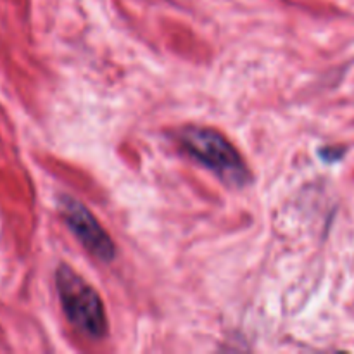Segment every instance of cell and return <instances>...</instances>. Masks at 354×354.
I'll return each instance as SVG.
<instances>
[{
  "mask_svg": "<svg viewBox=\"0 0 354 354\" xmlns=\"http://www.w3.org/2000/svg\"><path fill=\"white\" fill-rule=\"evenodd\" d=\"M59 207H61V213L64 216L66 225L71 228L73 234L76 235V239L82 242L83 248L90 254L102 259V261L114 259L116 248L113 244V239L107 235L102 225L95 220V216L82 203H78L73 197L64 196L61 197Z\"/></svg>",
  "mask_w": 354,
  "mask_h": 354,
  "instance_id": "obj_3",
  "label": "cell"
},
{
  "mask_svg": "<svg viewBox=\"0 0 354 354\" xmlns=\"http://www.w3.org/2000/svg\"><path fill=\"white\" fill-rule=\"evenodd\" d=\"M55 286L69 324L86 337H104L107 334V318L99 292L66 265L55 273Z\"/></svg>",
  "mask_w": 354,
  "mask_h": 354,
  "instance_id": "obj_2",
  "label": "cell"
},
{
  "mask_svg": "<svg viewBox=\"0 0 354 354\" xmlns=\"http://www.w3.org/2000/svg\"><path fill=\"white\" fill-rule=\"evenodd\" d=\"M183 151L213 171L227 185L244 187L249 180V169L237 149L221 133L211 128L189 127L178 133Z\"/></svg>",
  "mask_w": 354,
  "mask_h": 354,
  "instance_id": "obj_1",
  "label": "cell"
}]
</instances>
